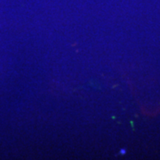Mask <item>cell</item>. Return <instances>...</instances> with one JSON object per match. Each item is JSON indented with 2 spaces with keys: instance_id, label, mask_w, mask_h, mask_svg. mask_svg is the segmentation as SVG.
Masks as SVG:
<instances>
[{
  "instance_id": "6da1fadb",
  "label": "cell",
  "mask_w": 160,
  "mask_h": 160,
  "mask_svg": "<svg viewBox=\"0 0 160 160\" xmlns=\"http://www.w3.org/2000/svg\"><path fill=\"white\" fill-rule=\"evenodd\" d=\"M121 153H122V154H124V153H126V150H124V149H123V150L121 151Z\"/></svg>"
}]
</instances>
